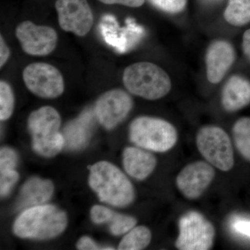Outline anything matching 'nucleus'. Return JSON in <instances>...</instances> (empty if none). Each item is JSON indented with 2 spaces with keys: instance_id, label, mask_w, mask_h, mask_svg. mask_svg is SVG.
<instances>
[{
  "instance_id": "1",
  "label": "nucleus",
  "mask_w": 250,
  "mask_h": 250,
  "mask_svg": "<svg viewBox=\"0 0 250 250\" xmlns=\"http://www.w3.org/2000/svg\"><path fill=\"white\" fill-rule=\"evenodd\" d=\"M88 183L100 201L116 207H126L135 199L132 184L116 166L100 161L91 166Z\"/></svg>"
},
{
  "instance_id": "2",
  "label": "nucleus",
  "mask_w": 250,
  "mask_h": 250,
  "mask_svg": "<svg viewBox=\"0 0 250 250\" xmlns=\"http://www.w3.org/2000/svg\"><path fill=\"white\" fill-rule=\"evenodd\" d=\"M67 217L54 205L26 208L15 221L14 232L22 238L47 240L59 236L66 228Z\"/></svg>"
},
{
  "instance_id": "3",
  "label": "nucleus",
  "mask_w": 250,
  "mask_h": 250,
  "mask_svg": "<svg viewBox=\"0 0 250 250\" xmlns=\"http://www.w3.org/2000/svg\"><path fill=\"white\" fill-rule=\"evenodd\" d=\"M123 83L129 93L148 100H157L170 93L168 74L154 62H135L125 69Z\"/></svg>"
},
{
  "instance_id": "4",
  "label": "nucleus",
  "mask_w": 250,
  "mask_h": 250,
  "mask_svg": "<svg viewBox=\"0 0 250 250\" xmlns=\"http://www.w3.org/2000/svg\"><path fill=\"white\" fill-rule=\"evenodd\" d=\"M62 118L52 106H43L33 111L28 118V128L33 149L44 157H53L64 147V138L59 131Z\"/></svg>"
},
{
  "instance_id": "5",
  "label": "nucleus",
  "mask_w": 250,
  "mask_h": 250,
  "mask_svg": "<svg viewBox=\"0 0 250 250\" xmlns=\"http://www.w3.org/2000/svg\"><path fill=\"white\" fill-rule=\"evenodd\" d=\"M130 141L151 152L165 153L178 141V132L172 123L160 118L140 116L129 125Z\"/></svg>"
},
{
  "instance_id": "6",
  "label": "nucleus",
  "mask_w": 250,
  "mask_h": 250,
  "mask_svg": "<svg viewBox=\"0 0 250 250\" xmlns=\"http://www.w3.org/2000/svg\"><path fill=\"white\" fill-rule=\"evenodd\" d=\"M197 150L206 161L223 172L234 166V154L231 139L225 129L216 125H205L197 131Z\"/></svg>"
},
{
  "instance_id": "7",
  "label": "nucleus",
  "mask_w": 250,
  "mask_h": 250,
  "mask_svg": "<svg viewBox=\"0 0 250 250\" xmlns=\"http://www.w3.org/2000/svg\"><path fill=\"white\" fill-rule=\"evenodd\" d=\"M175 246L179 250H208L214 244L215 229L210 220L196 210L179 218Z\"/></svg>"
},
{
  "instance_id": "8",
  "label": "nucleus",
  "mask_w": 250,
  "mask_h": 250,
  "mask_svg": "<svg viewBox=\"0 0 250 250\" xmlns=\"http://www.w3.org/2000/svg\"><path fill=\"white\" fill-rule=\"evenodd\" d=\"M23 80L31 93L42 98H58L65 88L61 72L57 67L45 62L28 65L23 71Z\"/></svg>"
},
{
  "instance_id": "9",
  "label": "nucleus",
  "mask_w": 250,
  "mask_h": 250,
  "mask_svg": "<svg viewBox=\"0 0 250 250\" xmlns=\"http://www.w3.org/2000/svg\"><path fill=\"white\" fill-rule=\"evenodd\" d=\"M132 98L123 89H113L103 93L95 103L97 120L105 129H114L126 119L133 108Z\"/></svg>"
},
{
  "instance_id": "10",
  "label": "nucleus",
  "mask_w": 250,
  "mask_h": 250,
  "mask_svg": "<svg viewBox=\"0 0 250 250\" xmlns=\"http://www.w3.org/2000/svg\"><path fill=\"white\" fill-rule=\"evenodd\" d=\"M16 36L22 50L29 55L36 57L52 53L58 42V35L53 28L37 25L29 21L18 24Z\"/></svg>"
},
{
  "instance_id": "11",
  "label": "nucleus",
  "mask_w": 250,
  "mask_h": 250,
  "mask_svg": "<svg viewBox=\"0 0 250 250\" xmlns=\"http://www.w3.org/2000/svg\"><path fill=\"white\" fill-rule=\"evenodd\" d=\"M215 177L214 167L206 161L188 164L176 178V185L186 199L195 200L201 197Z\"/></svg>"
},
{
  "instance_id": "12",
  "label": "nucleus",
  "mask_w": 250,
  "mask_h": 250,
  "mask_svg": "<svg viewBox=\"0 0 250 250\" xmlns=\"http://www.w3.org/2000/svg\"><path fill=\"white\" fill-rule=\"evenodd\" d=\"M55 8L62 30L80 37L89 33L94 18L87 0H57Z\"/></svg>"
},
{
  "instance_id": "13",
  "label": "nucleus",
  "mask_w": 250,
  "mask_h": 250,
  "mask_svg": "<svg viewBox=\"0 0 250 250\" xmlns=\"http://www.w3.org/2000/svg\"><path fill=\"white\" fill-rule=\"evenodd\" d=\"M236 52L231 42L225 39L212 41L205 53L206 75L212 84H218L223 81L233 66Z\"/></svg>"
},
{
  "instance_id": "14",
  "label": "nucleus",
  "mask_w": 250,
  "mask_h": 250,
  "mask_svg": "<svg viewBox=\"0 0 250 250\" xmlns=\"http://www.w3.org/2000/svg\"><path fill=\"white\" fill-rule=\"evenodd\" d=\"M97 119L95 110H85L78 118L69 123L62 131L64 147L80 150L86 147L91 138Z\"/></svg>"
},
{
  "instance_id": "15",
  "label": "nucleus",
  "mask_w": 250,
  "mask_h": 250,
  "mask_svg": "<svg viewBox=\"0 0 250 250\" xmlns=\"http://www.w3.org/2000/svg\"><path fill=\"white\" fill-rule=\"evenodd\" d=\"M222 106L233 113L250 104V80L241 75H233L227 80L221 92Z\"/></svg>"
},
{
  "instance_id": "16",
  "label": "nucleus",
  "mask_w": 250,
  "mask_h": 250,
  "mask_svg": "<svg viewBox=\"0 0 250 250\" xmlns=\"http://www.w3.org/2000/svg\"><path fill=\"white\" fill-rule=\"evenodd\" d=\"M157 165L156 156L141 147H127L123 152V166L126 173L137 180L147 179Z\"/></svg>"
},
{
  "instance_id": "17",
  "label": "nucleus",
  "mask_w": 250,
  "mask_h": 250,
  "mask_svg": "<svg viewBox=\"0 0 250 250\" xmlns=\"http://www.w3.org/2000/svg\"><path fill=\"white\" fill-rule=\"evenodd\" d=\"M54 184L48 179L33 177L23 185L18 202L19 209L41 205L48 201L54 192Z\"/></svg>"
},
{
  "instance_id": "18",
  "label": "nucleus",
  "mask_w": 250,
  "mask_h": 250,
  "mask_svg": "<svg viewBox=\"0 0 250 250\" xmlns=\"http://www.w3.org/2000/svg\"><path fill=\"white\" fill-rule=\"evenodd\" d=\"M90 217L94 223H109L110 231L114 236L127 233L137 224V220L134 217L116 213L100 205L94 206L90 210Z\"/></svg>"
},
{
  "instance_id": "19",
  "label": "nucleus",
  "mask_w": 250,
  "mask_h": 250,
  "mask_svg": "<svg viewBox=\"0 0 250 250\" xmlns=\"http://www.w3.org/2000/svg\"><path fill=\"white\" fill-rule=\"evenodd\" d=\"M223 17L233 27L248 25L250 23V0H228Z\"/></svg>"
},
{
  "instance_id": "20",
  "label": "nucleus",
  "mask_w": 250,
  "mask_h": 250,
  "mask_svg": "<svg viewBox=\"0 0 250 250\" xmlns=\"http://www.w3.org/2000/svg\"><path fill=\"white\" fill-rule=\"evenodd\" d=\"M152 233L146 226H135L126 233L118 246L120 250H141L149 246Z\"/></svg>"
},
{
  "instance_id": "21",
  "label": "nucleus",
  "mask_w": 250,
  "mask_h": 250,
  "mask_svg": "<svg viewBox=\"0 0 250 250\" xmlns=\"http://www.w3.org/2000/svg\"><path fill=\"white\" fill-rule=\"evenodd\" d=\"M233 142L244 159L250 161V117H243L233 125Z\"/></svg>"
},
{
  "instance_id": "22",
  "label": "nucleus",
  "mask_w": 250,
  "mask_h": 250,
  "mask_svg": "<svg viewBox=\"0 0 250 250\" xmlns=\"http://www.w3.org/2000/svg\"><path fill=\"white\" fill-rule=\"evenodd\" d=\"M14 95L12 88L7 82H0V120L9 119L14 110Z\"/></svg>"
},
{
  "instance_id": "23",
  "label": "nucleus",
  "mask_w": 250,
  "mask_h": 250,
  "mask_svg": "<svg viewBox=\"0 0 250 250\" xmlns=\"http://www.w3.org/2000/svg\"><path fill=\"white\" fill-rule=\"evenodd\" d=\"M152 6L161 11L171 15L183 12L188 4V0H148Z\"/></svg>"
},
{
  "instance_id": "24",
  "label": "nucleus",
  "mask_w": 250,
  "mask_h": 250,
  "mask_svg": "<svg viewBox=\"0 0 250 250\" xmlns=\"http://www.w3.org/2000/svg\"><path fill=\"white\" fill-rule=\"evenodd\" d=\"M18 179L19 174L15 170L0 172V193L1 197L9 195Z\"/></svg>"
},
{
  "instance_id": "25",
  "label": "nucleus",
  "mask_w": 250,
  "mask_h": 250,
  "mask_svg": "<svg viewBox=\"0 0 250 250\" xmlns=\"http://www.w3.org/2000/svg\"><path fill=\"white\" fill-rule=\"evenodd\" d=\"M18 163V155L14 149L9 147L1 148L0 151V172L15 170Z\"/></svg>"
},
{
  "instance_id": "26",
  "label": "nucleus",
  "mask_w": 250,
  "mask_h": 250,
  "mask_svg": "<svg viewBox=\"0 0 250 250\" xmlns=\"http://www.w3.org/2000/svg\"><path fill=\"white\" fill-rule=\"evenodd\" d=\"M77 249L81 250H114V248L112 247L100 246L88 236H83L77 242Z\"/></svg>"
},
{
  "instance_id": "27",
  "label": "nucleus",
  "mask_w": 250,
  "mask_h": 250,
  "mask_svg": "<svg viewBox=\"0 0 250 250\" xmlns=\"http://www.w3.org/2000/svg\"><path fill=\"white\" fill-rule=\"evenodd\" d=\"M105 4H120L131 8H139L145 4L146 0H99Z\"/></svg>"
},
{
  "instance_id": "28",
  "label": "nucleus",
  "mask_w": 250,
  "mask_h": 250,
  "mask_svg": "<svg viewBox=\"0 0 250 250\" xmlns=\"http://www.w3.org/2000/svg\"><path fill=\"white\" fill-rule=\"evenodd\" d=\"M233 228L237 232L244 236L250 237V221L246 220H236L233 224Z\"/></svg>"
},
{
  "instance_id": "29",
  "label": "nucleus",
  "mask_w": 250,
  "mask_h": 250,
  "mask_svg": "<svg viewBox=\"0 0 250 250\" xmlns=\"http://www.w3.org/2000/svg\"><path fill=\"white\" fill-rule=\"evenodd\" d=\"M10 57L9 47L6 45L4 38L0 36V67H2Z\"/></svg>"
},
{
  "instance_id": "30",
  "label": "nucleus",
  "mask_w": 250,
  "mask_h": 250,
  "mask_svg": "<svg viewBox=\"0 0 250 250\" xmlns=\"http://www.w3.org/2000/svg\"><path fill=\"white\" fill-rule=\"evenodd\" d=\"M242 49L245 57L250 62V29L243 33L242 37Z\"/></svg>"
},
{
  "instance_id": "31",
  "label": "nucleus",
  "mask_w": 250,
  "mask_h": 250,
  "mask_svg": "<svg viewBox=\"0 0 250 250\" xmlns=\"http://www.w3.org/2000/svg\"><path fill=\"white\" fill-rule=\"evenodd\" d=\"M205 1H218V0H205Z\"/></svg>"
}]
</instances>
